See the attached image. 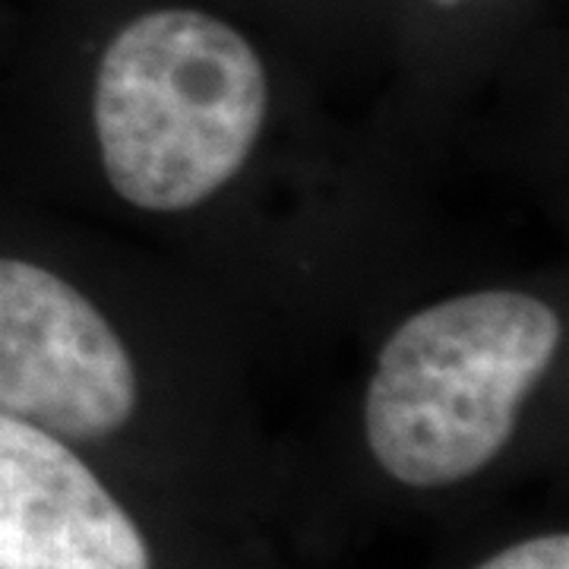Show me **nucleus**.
Returning a JSON list of instances; mask_svg holds the SVG:
<instances>
[{
  "label": "nucleus",
  "mask_w": 569,
  "mask_h": 569,
  "mask_svg": "<svg viewBox=\"0 0 569 569\" xmlns=\"http://www.w3.org/2000/svg\"><path fill=\"white\" fill-rule=\"evenodd\" d=\"M269 82L257 48L203 7H152L104 44L96 133L127 203L178 212L231 181L260 137Z\"/></svg>",
  "instance_id": "f257e3e1"
},
{
  "label": "nucleus",
  "mask_w": 569,
  "mask_h": 569,
  "mask_svg": "<svg viewBox=\"0 0 569 569\" xmlns=\"http://www.w3.org/2000/svg\"><path fill=\"white\" fill-rule=\"evenodd\" d=\"M560 348V320L522 291H475L396 329L367 389V447L408 488L466 481L507 447Z\"/></svg>",
  "instance_id": "f03ea898"
},
{
  "label": "nucleus",
  "mask_w": 569,
  "mask_h": 569,
  "mask_svg": "<svg viewBox=\"0 0 569 569\" xmlns=\"http://www.w3.org/2000/svg\"><path fill=\"white\" fill-rule=\"evenodd\" d=\"M133 408V361L96 305L54 272L0 257V411L96 440Z\"/></svg>",
  "instance_id": "7ed1b4c3"
},
{
  "label": "nucleus",
  "mask_w": 569,
  "mask_h": 569,
  "mask_svg": "<svg viewBox=\"0 0 569 569\" xmlns=\"http://www.w3.org/2000/svg\"><path fill=\"white\" fill-rule=\"evenodd\" d=\"M0 569H152L140 529L51 430L0 411Z\"/></svg>",
  "instance_id": "20e7f679"
},
{
  "label": "nucleus",
  "mask_w": 569,
  "mask_h": 569,
  "mask_svg": "<svg viewBox=\"0 0 569 569\" xmlns=\"http://www.w3.org/2000/svg\"><path fill=\"white\" fill-rule=\"evenodd\" d=\"M478 569H569L567 535H541L493 553Z\"/></svg>",
  "instance_id": "39448f33"
},
{
  "label": "nucleus",
  "mask_w": 569,
  "mask_h": 569,
  "mask_svg": "<svg viewBox=\"0 0 569 569\" xmlns=\"http://www.w3.org/2000/svg\"><path fill=\"white\" fill-rule=\"evenodd\" d=\"M433 7H440V10H456V7H466L471 0H430Z\"/></svg>",
  "instance_id": "423d86ee"
}]
</instances>
